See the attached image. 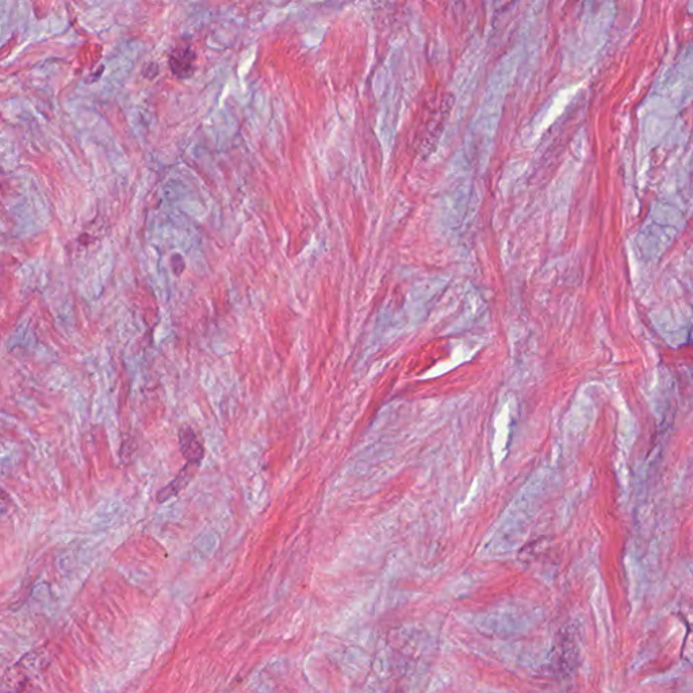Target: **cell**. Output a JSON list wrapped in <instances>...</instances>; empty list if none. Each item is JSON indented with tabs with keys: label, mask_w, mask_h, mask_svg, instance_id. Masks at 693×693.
<instances>
[{
	"label": "cell",
	"mask_w": 693,
	"mask_h": 693,
	"mask_svg": "<svg viewBox=\"0 0 693 693\" xmlns=\"http://www.w3.org/2000/svg\"><path fill=\"white\" fill-rule=\"evenodd\" d=\"M179 445L182 455L189 460V463L201 465L205 457V450L192 428L184 427L179 431Z\"/></svg>",
	"instance_id": "1"
},
{
	"label": "cell",
	"mask_w": 693,
	"mask_h": 693,
	"mask_svg": "<svg viewBox=\"0 0 693 693\" xmlns=\"http://www.w3.org/2000/svg\"><path fill=\"white\" fill-rule=\"evenodd\" d=\"M198 467H199V465H194V463L187 462V465L182 469V472L177 474V478L172 482H170L167 487H162V490L157 493V501L164 502L175 497L179 492H182L184 487L190 484V481L194 478Z\"/></svg>",
	"instance_id": "2"
},
{
	"label": "cell",
	"mask_w": 693,
	"mask_h": 693,
	"mask_svg": "<svg viewBox=\"0 0 693 693\" xmlns=\"http://www.w3.org/2000/svg\"><path fill=\"white\" fill-rule=\"evenodd\" d=\"M192 59L194 55L189 48H177L171 56L174 72L180 77H186L192 74Z\"/></svg>",
	"instance_id": "3"
},
{
	"label": "cell",
	"mask_w": 693,
	"mask_h": 693,
	"mask_svg": "<svg viewBox=\"0 0 693 693\" xmlns=\"http://www.w3.org/2000/svg\"><path fill=\"white\" fill-rule=\"evenodd\" d=\"M11 506L10 496L0 487V515H4Z\"/></svg>",
	"instance_id": "4"
}]
</instances>
